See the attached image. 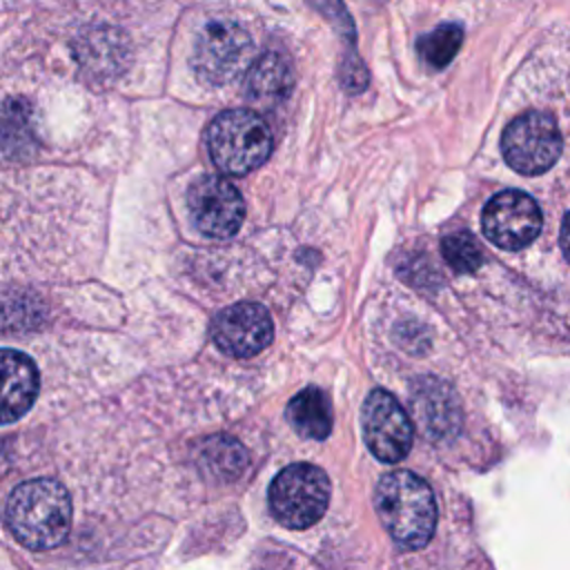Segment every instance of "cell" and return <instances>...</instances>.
Segmentation results:
<instances>
[{
    "instance_id": "30bf717a",
    "label": "cell",
    "mask_w": 570,
    "mask_h": 570,
    "mask_svg": "<svg viewBox=\"0 0 570 570\" xmlns=\"http://www.w3.org/2000/svg\"><path fill=\"white\" fill-rule=\"evenodd\" d=\"M274 338L269 312L258 303H236L218 312L212 321V341L234 358H249L263 352Z\"/></svg>"
},
{
    "instance_id": "9c48e42d",
    "label": "cell",
    "mask_w": 570,
    "mask_h": 570,
    "mask_svg": "<svg viewBox=\"0 0 570 570\" xmlns=\"http://www.w3.org/2000/svg\"><path fill=\"white\" fill-rule=\"evenodd\" d=\"M187 207L194 225L212 238H229L240 229L245 203L240 191L220 176H200L187 191Z\"/></svg>"
},
{
    "instance_id": "5b68a950",
    "label": "cell",
    "mask_w": 570,
    "mask_h": 570,
    "mask_svg": "<svg viewBox=\"0 0 570 570\" xmlns=\"http://www.w3.org/2000/svg\"><path fill=\"white\" fill-rule=\"evenodd\" d=\"M252 53L254 42L240 24L214 20L198 33L191 62L203 82L227 85L249 67Z\"/></svg>"
},
{
    "instance_id": "277c9868",
    "label": "cell",
    "mask_w": 570,
    "mask_h": 570,
    "mask_svg": "<svg viewBox=\"0 0 570 570\" xmlns=\"http://www.w3.org/2000/svg\"><path fill=\"white\" fill-rule=\"evenodd\" d=\"M267 499L278 523L303 530L325 514L330 503V479L312 463H292L274 476Z\"/></svg>"
},
{
    "instance_id": "7c38bea8",
    "label": "cell",
    "mask_w": 570,
    "mask_h": 570,
    "mask_svg": "<svg viewBox=\"0 0 570 570\" xmlns=\"http://www.w3.org/2000/svg\"><path fill=\"white\" fill-rule=\"evenodd\" d=\"M294 87V71L287 56L269 51L261 56L247 71L245 91L254 105L272 109L281 105Z\"/></svg>"
},
{
    "instance_id": "5bb4252c",
    "label": "cell",
    "mask_w": 570,
    "mask_h": 570,
    "mask_svg": "<svg viewBox=\"0 0 570 570\" xmlns=\"http://www.w3.org/2000/svg\"><path fill=\"white\" fill-rule=\"evenodd\" d=\"M452 394L445 385L441 383H430V385H416L412 392V410L416 412V416H421L423 428L432 434V436H443L452 430H456V403L452 405Z\"/></svg>"
},
{
    "instance_id": "8992f818",
    "label": "cell",
    "mask_w": 570,
    "mask_h": 570,
    "mask_svg": "<svg viewBox=\"0 0 570 570\" xmlns=\"http://www.w3.org/2000/svg\"><path fill=\"white\" fill-rule=\"evenodd\" d=\"M501 151L519 174L537 176L548 171L561 154V134L554 118L543 111L517 116L503 131Z\"/></svg>"
},
{
    "instance_id": "4fadbf2b",
    "label": "cell",
    "mask_w": 570,
    "mask_h": 570,
    "mask_svg": "<svg viewBox=\"0 0 570 570\" xmlns=\"http://www.w3.org/2000/svg\"><path fill=\"white\" fill-rule=\"evenodd\" d=\"M289 425L307 439L323 441L332 432V405L321 387H305L287 403Z\"/></svg>"
},
{
    "instance_id": "52a82bcc",
    "label": "cell",
    "mask_w": 570,
    "mask_h": 570,
    "mask_svg": "<svg viewBox=\"0 0 570 570\" xmlns=\"http://www.w3.org/2000/svg\"><path fill=\"white\" fill-rule=\"evenodd\" d=\"M543 216L532 196L521 189L499 191L488 200L481 214V227L490 243L501 249H523L541 232Z\"/></svg>"
},
{
    "instance_id": "7a4b0ae2",
    "label": "cell",
    "mask_w": 570,
    "mask_h": 570,
    "mask_svg": "<svg viewBox=\"0 0 570 570\" xmlns=\"http://www.w3.org/2000/svg\"><path fill=\"white\" fill-rule=\"evenodd\" d=\"M376 514L390 537L405 550L423 548L436 530V501L430 485L410 470H394L379 479Z\"/></svg>"
},
{
    "instance_id": "d6986e66",
    "label": "cell",
    "mask_w": 570,
    "mask_h": 570,
    "mask_svg": "<svg viewBox=\"0 0 570 570\" xmlns=\"http://www.w3.org/2000/svg\"><path fill=\"white\" fill-rule=\"evenodd\" d=\"M561 249L570 263V212L566 214L563 218V225H561Z\"/></svg>"
},
{
    "instance_id": "3957f363",
    "label": "cell",
    "mask_w": 570,
    "mask_h": 570,
    "mask_svg": "<svg viewBox=\"0 0 570 570\" xmlns=\"http://www.w3.org/2000/svg\"><path fill=\"white\" fill-rule=\"evenodd\" d=\"M274 147L272 129L249 109L218 114L207 129V149L214 165L229 176H243L261 167Z\"/></svg>"
},
{
    "instance_id": "9a60e30c",
    "label": "cell",
    "mask_w": 570,
    "mask_h": 570,
    "mask_svg": "<svg viewBox=\"0 0 570 570\" xmlns=\"http://www.w3.org/2000/svg\"><path fill=\"white\" fill-rule=\"evenodd\" d=\"M198 465L200 470L216 479V481H232L236 479L249 463L247 450L232 436L218 434L209 436L198 445Z\"/></svg>"
},
{
    "instance_id": "e0dca14e",
    "label": "cell",
    "mask_w": 570,
    "mask_h": 570,
    "mask_svg": "<svg viewBox=\"0 0 570 570\" xmlns=\"http://www.w3.org/2000/svg\"><path fill=\"white\" fill-rule=\"evenodd\" d=\"M461 42H463V29L459 24L448 22L419 40V53L430 67L443 69L456 56Z\"/></svg>"
},
{
    "instance_id": "8fae6325",
    "label": "cell",
    "mask_w": 570,
    "mask_h": 570,
    "mask_svg": "<svg viewBox=\"0 0 570 570\" xmlns=\"http://www.w3.org/2000/svg\"><path fill=\"white\" fill-rule=\"evenodd\" d=\"M38 396V370L18 350H0V423L24 416Z\"/></svg>"
},
{
    "instance_id": "6da1fadb",
    "label": "cell",
    "mask_w": 570,
    "mask_h": 570,
    "mask_svg": "<svg viewBox=\"0 0 570 570\" xmlns=\"http://www.w3.org/2000/svg\"><path fill=\"white\" fill-rule=\"evenodd\" d=\"M4 521L13 537L31 550H49L65 541L71 528V499L56 479H31L11 490Z\"/></svg>"
},
{
    "instance_id": "ac0fdd59",
    "label": "cell",
    "mask_w": 570,
    "mask_h": 570,
    "mask_svg": "<svg viewBox=\"0 0 570 570\" xmlns=\"http://www.w3.org/2000/svg\"><path fill=\"white\" fill-rule=\"evenodd\" d=\"M441 254L445 258V263L456 272V274H472L476 272L483 261V247L479 245V240L470 234V232H454L448 234L441 243Z\"/></svg>"
},
{
    "instance_id": "2e32d148",
    "label": "cell",
    "mask_w": 570,
    "mask_h": 570,
    "mask_svg": "<svg viewBox=\"0 0 570 570\" xmlns=\"http://www.w3.org/2000/svg\"><path fill=\"white\" fill-rule=\"evenodd\" d=\"M33 147L31 114L24 102L11 100L0 105V151L22 154Z\"/></svg>"
},
{
    "instance_id": "ba28073f",
    "label": "cell",
    "mask_w": 570,
    "mask_h": 570,
    "mask_svg": "<svg viewBox=\"0 0 570 570\" xmlns=\"http://www.w3.org/2000/svg\"><path fill=\"white\" fill-rule=\"evenodd\" d=\"M363 434L370 452L383 463L407 456L414 441L412 421L387 390H372L363 403Z\"/></svg>"
}]
</instances>
